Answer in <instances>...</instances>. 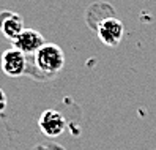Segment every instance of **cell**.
<instances>
[{"label":"cell","mask_w":156,"mask_h":150,"mask_svg":"<svg viewBox=\"0 0 156 150\" xmlns=\"http://www.w3.org/2000/svg\"><path fill=\"white\" fill-rule=\"evenodd\" d=\"M35 67L40 71L44 79L54 78L65 67V52L60 46L54 43H46L41 46V49L33 55Z\"/></svg>","instance_id":"obj_1"},{"label":"cell","mask_w":156,"mask_h":150,"mask_svg":"<svg viewBox=\"0 0 156 150\" xmlns=\"http://www.w3.org/2000/svg\"><path fill=\"white\" fill-rule=\"evenodd\" d=\"M95 30L99 36V40L103 41L106 46H115L120 44V41L123 40L125 35V25L123 22L115 16H107L103 21H99V24L95 27Z\"/></svg>","instance_id":"obj_2"},{"label":"cell","mask_w":156,"mask_h":150,"mask_svg":"<svg viewBox=\"0 0 156 150\" xmlns=\"http://www.w3.org/2000/svg\"><path fill=\"white\" fill-rule=\"evenodd\" d=\"M6 104H8V100H6V93L0 89V114H3L5 109H6Z\"/></svg>","instance_id":"obj_7"},{"label":"cell","mask_w":156,"mask_h":150,"mask_svg":"<svg viewBox=\"0 0 156 150\" xmlns=\"http://www.w3.org/2000/svg\"><path fill=\"white\" fill-rule=\"evenodd\" d=\"M24 29L25 25L21 14H17L14 11H8V10L0 11V32L8 40H14Z\"/></svg>","instance_id":"obj_6"},{"label":"cell","mask_w":156,"mask_h":150,"mask_svg":"<svg viewBox=\"0 0 156 150\" xmlns=\"http://www.w3.org/2000/svg\"><path fill=\"white\" fill-rule=\"evenodd\" d=\"M2 71L10 78H19L29 71L27 55L19 49L11 48L2 54Z\"/></svg>","instance_id":"obj_3"},{"label":"cell","mask_w":156,"mask_h":150,"mask_svg":"<svg viewBox=\"0 0 156 150\" xmlns=\"http://www.w3.org/2000/svg\"><path fill=\"white\" fill-rule=\"evenodd\" d=\"M38 126L44 136L54 139L66 130V119L55 109H46L38 119Z\"/></svg>","instance_id":"obj_4"},{"label":"cell","mask_w":156,"mask_h":150,"mask_svg":"<svg viewBox=\"0 0 156 150\" xmlns=\"http://www.w3.org/2000/svg\"><path fill=\"white\" fill-rule=\"evenodd\" d=\"M13 48L19 49L25 55H35L41 49V46L46 44L44 36L35 29H24L14 40H11Z\"/></svg>","instance_id":"obj_5"}]
</instances>
